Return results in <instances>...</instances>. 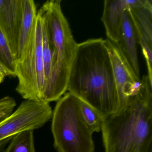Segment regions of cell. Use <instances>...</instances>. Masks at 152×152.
Wrapping results in <instances>:
<instances>
[{"label": "cell", "mask_w": 152, "mask_h": 152, "mask_svg": "<svg viewBox=\"0 0 152 152\" xmlns=\"http://www.w3.org/2000/svg\"><path fill=\"white\" fill-rule=\"evenodd\" d=\"M22 19V0H0V28L16 62Z\"/></svg>", "instance_id": "cell-8"}, {"label": "cell", "mask_w": 152, "mask_h": 152, "mask_svg": "<svg viewBox=\"0 0 152 152\" xmlns=\"http://www.w3.org/2000/svg\"><path fill=\"white\" fill-rule=\"evenodd\" d=\"M137 93L103 118L105 152H152V86L144 75Z\"/></svg>", "instance_id": "cell-2"}, {"label": "cell", "mask_w": 152, "mask_h": 152, "mask_svg": "<svg viewBox=\"0 0 152 152\" xmlns=\"http://www.w3.org/2000/svg\"><path fill=\"white\" fill-rule=\"evenodd\" d=\"M52 112L49 103L24 100L15 112L0 121V141L24 131L41 128L52 118Z\"/></svg>", "instance_id": "cell-6"}, {"label": "cell", "mask_w": 152, "mask_h": 152, "mask_svg": "<svg viewBox=\"0 0 152 152\" xmlns=\"http://www.w3.org/2000/svg\"><path fill=\"white\" fill-rule=\"evenodd\" d=\"M42 26L41 16L37 12L30 45L23 57L16 64V77L18 79L17 92L25 100L39 102H43L46 83L42 53Z\"/></svg>", "instance_id": "cell-5"}, {"label": "cell", "mask_w": 152, "mask_h": 152, "mask_svg": "<svg viewBox=\"0 0 152 152\" xmlns=\"http://www.w3.org/2000/svg\"><path fill=\"white\" fill-rule=\"evenodd\" d=\"M150 0H105L101 20L108 39L116 44L121 34L124 11L135 7H143Z\"/></svg>", "instance_id": "cell-9"}, {"label": "cell", "mask_w": 152, "mask_h": 152, "mask_svg": "<svg viewBox=\"0 0 152 152\" xmlns=\"http://www.w3.org/2000/svg\"><path fill=\"white\" fill-rule=\"evenodd\" d=\"M37 16V8L34 1L33 0H22V19L16 63L23 58L27 51Z\"/></svg>", "instance_id": "cell-11"}, {"label": "cell", "mask_w": 152, "mask_h": 152, "mask_svg": "<svg viewBox=\"0 0 152 152\" xmlns=\"http://www.w3.org/2000/svg\"><path fill=\"white\" fill-rule=\"evenodd\" d=\"M2 152H35L33 130H27L13 136Z\"/></svg>", "instance_id": "cell-13"}, {"label": "cell", "mask_w": 152, "mask_h": 152, "mask_svg": "<svg viewBox=\"0 0 152 152\" xmlns=\"http://www.w3.org/2000/svg\"><path fill=\"white\" fill-rule=\"evenodd\" d=\"M7 76H9L7 72L3 65L0 63V83L3 82Z\"/></svg>", "instance_id": "cell-18"}, {"label": "cell", "mask_w": 152, "mask_h": 152, "mask_svg": "<svg viewBox=\"0 0 152 152\" xmlns=\"http://www.w3.org/2000/svg\"><path fill=\"white\" fill-rule=\"evenodd\" d=\"M60 0L48 1L38 11L42 18L53 52V66L46 82L43 101H57L67 91L69 72L78 44L64 15Z\"/></svg>", "instance_id": "cell-3"}, {"label": "cell", "mask_w": 152, "mask_h": 152, "mask_svg": "<svg viewBox=\"0 0 152 152\" xmlns=\"http://www.w3.org/2000/svg\"><path fill=\"white\" fill-rule=\"evenodd\" d=\"M42 25V53L44 62V74L46 82L52 71L53 56L52 49L50 47L46 28L43 24V21Z\"/></svg>", "instance_id": "cell-16"}, {"label": "cell", "mask_w": 152, "mask_h": 152, "mask_svg": "<svg viewBox=\"0 0 152 152\" xmlns=\"http://www.w3.org/2000/svg\"><path fill=\"white\" fill-rule=\"evenodd\" d=\"M16 106L14 98L7 96L0 99V121L10 115Z\"/></svg>", "instance_id": "cell-17"}, {"label": "cell", "mask_w": 152, "mask_h": 152, "mask_svg": "<svg viewBox=\"0 0 152 152\" xmlns=\"http://www.w3.org/2000/svg\"><path fill=\"white\" fill-rule=\"evenodd\" d=\"M138 38L152 45V1L143 7L130 9Z\"/></svg>", "instance_id": "cell-12"}, {"label": "cell", "mask_w": 152, "mask_h": 152, "mask_svg": "<svg viewBox=\"0 0 152 152\" xmlns=\"http://www.w3.org/2000/svg\"><path fill=\"white\" fill-rule=\"evenodd\" d=\"M0 63L8 73L9 76L16 77V62L6 36L0 28Z\"/></svg>", "instance_id": "cell-14"}, {"label": "cell", "mask_w": 152, "mask_h": 152, "mask_svg": "<svg viewBox=\"0 0 152 152\" xmlns=\"http://www.w3.org/2000/svg\"><path fill=\"white\" fill-rule=\"evenodd\" d=\"M57 101L51 131L57 152H94L93 132L83 117L81 100L68 92Z\"/></svg>", "instance_id": "cell-4"}, {"label": "cell", "mask_w": 152, "mask_h": 152, "mask_svg": "<svg viewBox=\"0 0 152 152\" xmlns=\"http://www.w3.org/2000/svg\"><path fill=\"white\" fill-rule=\"evenodd\" d=\"M81 111L86 124L92 132H99L102 129L103 117L96 110L81 101Z\"/></svg>", "instance_id": "cell-15"}, {"label": "cell", "mask_w": 152, "mask_h": 152, "mask_svg": "<svg viewBox=\"0 0 152 152\" xmlns=\"http://www.w3.org/2000/svg\"><path fill=\"white\" fill-rule=\"evenodd\" d=\"M110 53L115 80L120 100V107L128 99L137 92L141 85V80L137 78L128 65L115 43L106 39ZM119 108V109H120Z\"/></svg>", "instance_id": "cell-7"}, {"label": "cell", "mask_w": 152, "mask_h": 152, "mask_svg": "<svg viewBox=\"0 0 152 152\" xmlns=\"http://www.w3.org/2000/svg\"><path fill=\"white\" fill-rule=\"evenodd\" d=\"M13 137L7 138L6 139L4 140L0 141V152H2L4 150V148L6 147L8 143H9Z\"/></svg>", "instance_id": "cell-19"}, {"label": "cell", "mask_w": 152, "mask_h": 152, "mask_svg": "<svg viewBox=\"0 0 152 152\" xmlns=\"http://www.w3.org/2000/svg\"><path fill=\"white\" fill-rule=\"evenodd\" d=\"M137 31L129 9L124 11L122 21L121 34L116 44L124 58L137 78L140 79L137 45Z\"/></svg>", "instance_id": "cell-10"}, {"label": "cell", "mask_w": 152, "mask_h": 152, "mask_svg": "<svg viewBox=\"0 0 152 152\" xmlns=\"http://www.w3.org/2000/svg\"><path fill=\"white\" fill-rule=\"evenodd\" d=\"M67 91L103 118L119 110L120 98L106 40L89 39L78 43L69 72Z\"/></svg>", "instance_id": "cell-1"}]
</instances>
